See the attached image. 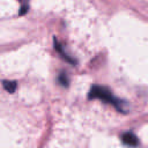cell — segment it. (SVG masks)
Returning a JSON list of instances; mask_svg holds the SVG:
<instances>
[{"label":"cell","instance_id":"cell-5","mask_svg":"<svg viewBox=\"0 0 148 148\" xmlns=\"http://www.w3.org/2000/svg\"><path fill=\"white\" fill-rule=\"evenodd\" d=\"M21 8H20V15H24L29 8V0H20Z\"/></svg>","mask_w":148,"mask_h":148},{"label":"cell","instance_id":"cell-1","mask_svg":"<svg viewBox=\"0 0 148 148\" xmlns=\"http://www.w3.org/2000/svg\"><path fill=\"white\" fill-rule=\"evenodd\" d=\"M89 98H98L104 101L105 103H110L112 104L118 111L120 112H128V105L126 103V101H123L116 96L112 95V92L105 88V87H101V86H94L89 92Z\"/></svg>","mask_w":148,"mask_h":148},{"label":"cell","instance_id":"cell-6","mask_svg":"<svg viewBox=\"0 0 148 148\" xmlns=\"http://www.w3.org/2000/svg\"><path fill=\"white\" fill-rule=\"evenodd\" d=\"M58 81H59V83H60L61 86H64V87H67V86H68V77H67V75H66L65 72H62V73L59 75Z\"/></svg>","mask_w":148,"mask_h":148},{"label":"cell","instance_id":"cell-2","mask_svg":"<svg viewBox=\"0 0 148 148\" xmlns=\"http://www.w3.org/2000/svg\"><path fill=\"white\" fill-rule=\"evenodd\" d=\"M121 141L127 145L128 147H136L139 145V139L136 138V135L132 132H126L121 135Z\"/></svg>","mask_w":148,"mask_h":148},{"label":"cell","instance_id":"cell-3","mask_svg":"<svg viewBox=\"0 0 148 148\" xmlns=\"http://www.w3.org/2000/svg\"><path fill=\"white\" fill-rule=\"evenodd\" d=\"M54 46H56V49H57V51L60 53V56L64 58V59H66V61H68V62H72V64H75L76 61H75V59H73L69 54H67L66 52H65V50H64V47H62V45L60 44V43H58L56 39H54Z\"/></svg>","mask_w":148,"mask_h":148},{"label":"cell","instance_id":"cell-4","mask_svg":"<svg viewBox=\"0 0 148 148\" xmlns=\"http://www.w3.org/2000/svg\"><path fill=\"white\" fill-rule=\"evenodd\" d=\"M3 88L6 90H8V92H14L15 88H16V82L14 81H3Z\"/></svg>","mask_w":148,"mask_h":148}]
</instances>
